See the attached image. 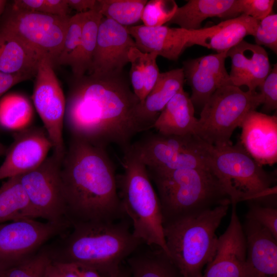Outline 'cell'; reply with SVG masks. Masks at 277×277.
<instances>
[{
	"mask_svg": "<svg viewBox=\"0 0 277 277\" xmlns=\"http://www.w3.org/2000/svg\"><path fill=\"white\" fill-rule=\"evenodd\" d=\"M140 101L123 72L74 77L66 100L65 120L72 137L122 151L144 131L137 109Z\"/></svg>",
	"mask_w": 277,
	"mask_h": 277,
	"instance_id": "cell-1",
	"label": "cell"
},
{
	"mask_svg": "<svg viewBox=\"0 0 277 277\" xmlns=\"http://www.w3.org/2000/svg\"><path fill=\"white\" fill-rule=\"evenodd\" d=\"M61 179L66 219L71 226L127 217L118 195L114 166L106 148L72 137L62 162Z\"/></svg>",
	"mask_w": 277,
	"mask_h": 277,
	"instance_id": "cell-2",
	"label": "cell"
},
{
	"mask_svg": "<svg viewBox=\"0 0 277 277\" xmlns=\"http://www.w3.org/2000/svg\"><path fill=\"white\" fill-rule=\"evenodd\" d=\"M128 218L73 224L69 232L43 248L52 262L81 264L112 277L143 243L133 234Z\"/></svg>",
	"mask_w": 277,
	"mask_h": 277,
	"instance_id": "cell-3",
	"label": "cell"
},
{
	"mask_svg": "<svg viewBox=\"0 0 277 277\" xmlns=\"http://www.w3.org/2000/svg\"><path fill=\"white\" fill-rule=\"evenodd\" d=\"M201 156L220 181L232 205L245 201L263 205L275 201V173L266 171L240 142L215 147L203 141Z\"/></svg>",
	"mask_w": 277,
	"mask_h": 277,
	"instance_id": "cell-4",
	"label": "cell"
},
{
	"mask_svg": "<svg viewBox=\"0 0 277 277\" xmlns=\"http://www.w3.org/2000/svg\"><path fill=\"white\" fill-rule=\"evenodd\" d=\"M147 170L157 189L163 223L231 204L220 181L208 168Z\"/></svg>",
	"mask_w": 277,
	"mask_h": 277,
	"instance_id": "cell-5",
	"label": "cell"
},
{
	"mask_svg": "<svg viewBox=\"0 0 277 277\" xmlns=\"http://www.w3.org/2000/svg\"><path fill=\"white\" fill-rule=\"evenodd\" d=\"M123 152V171L116 174L117 187L132 233L143 243L160 247L168 256L161 204L147 168L131 146Z\"/></svg>",
	"mask_w": 277,
	"mask_h": 277,
	"instance_id": "cell-6",
	"label": "cell"
},
{
	"mask_svg": "<svg viewBox=\"0 0 277 277\" xmlns=\"http://www.w3.org/2000/svg\"><path fill=\"white\" fill-rule=\"evenodd\" d=\"M229 205L163 223L168 257L182 277H202L204 266L215 253L218 239L215 232Z\"/></svg>",
	"mask_w": 277,
	"mask_h": 277,
	"instance_id": "cell-7",
	"label": "cell"
},
{
	"mask_svg": "<svg viewBox=\"0 0 277 277\" xmlns=\"http://www.w3.org/2000/svg\"><path fill=\"white\" fill-rule=\"evenodd\" d=\"M263 98L256 91H244L229 85L217 89L202 109L195 134L215 147L232 144L233 131L240 127L250 111L262 105Z\"/></svg>",
	"mask_w": 277,
	"mask_h": 277,
	"instance_id": "cell-8",
	"label": "cell"
},
{
	"mask_svg": "<svg viewBox=\"0 0 277 277\" xmlns=\"http://www.w3.org/2000/svg\"><path fill=\"white\" fill-rule=\"evenodd\" d=\"M71 16L8 10L0 27L11 32L54 67L62 51Z\"/></svg>",
	"mask_w": 277,
	"mask_h": 277,
	"instance_id": "cell-9",
	"label": "cell"
},
{
	"mask_svg": "<svg viewBox=\"0 0 277 277\" xmlns=\"http://www.w3.org/2000/svg\"><path fill=\"white\" fill-rule=\"evenodd\" d=\"M201 142L195 134L168 135L156 132L145 136L131 146L147 169L208 168L201 155Z\"/></svg>",
	"mask_w": 277,
	"mask_h": 277,
	"instance_id": "cell-10",
	"label": "cell"
},
{
	"mask_svg": "<svg viewBox=\"0 0 277 277\" xmlns=\"http://www.w3.org/2000/svg\"><path fill=\"white\" fill-rule=\"evenodd\" d=\"M62 162L52 154L36 168L19 175L37 217L48 222L69 223L62 187Z\"/></svg>",
	"mask_w": 277,
	"mask_h": 277,
	"instance_id": "cell-11",
	"label": "cell"
},
{
	"mask_svg": "<svg viewBox=\"0 0 277 277\" xmlns=\"http://www.w3.org/2000/svg\"><path fill=\"white\" fill-rule=\"evenodd\" d=\"M50 60L43 58L35 76L32 100L52 144L53 154L62 161L66 152L63 136L66 99Z\"/></svg>",
	"mask_w": 277,
	"mask_h": 277,
	"instance_id": "cell-12",
	"label": "cell"
},
{
	"mask_svg": "<svg viewBox=\"0 0 277 277\" xmlns=\"http://www.w3.org/2000/svg\"><path fill=\"white\" fill-rule=\"evenodd\" d=\"M68 222L23 219L0 224V260L16 264L38 252L49 240L66 232Z\"/></svg>",
	"mask_w": 277,
	"mask_h": 277,
	"instance_id": "cell-13",
	"label": "cell"
},
{
	"mask_svg": "<svg viewBox=\"0 0 277 277\" xmlns=\"http://www.w3.org/2000/svg\"><path fill=\"white\" fill-rule=\"evenodd\" d=\"M136 47L127 27L104 17L100 24L88 74H118L128 63L130 49Z\"/></svg>",
	"mask_w": 277,
	"mask_h": 277,
	"instance_id": "cell-14",
	"label": "cell"
},
{
	"mask_svg": "<svg viewBox=\"0 0 277 277\" xmlns=\"http://www.w3.org/2000/svg\"><path fill=\"white\" fill-rule=\"evenodd\" d=\"M52 143L42 128L26 127L13 134L0 166V180L20 175L40 166L47 158Z\"/></svg>",
	"mask_w": 277,
	"mask_h": 277,
	"instance_id": "cell-15",
	"label": "cell"
},
{
	"mask_svg": "<svg viewBox=\"0 0 277 277\" xmlns=\"http://www.w3.org/2000/svg\"><path fill=\"white\" fill-rule=\"evenodd\" d=\"M246 244L243 226L232 205L230 223L217 239L216 250L202 277H245Z\"/></svg>",
	"mask_w": 277,
	"mask_h": 277,
	"instance_id": "cell-16",
	"label": "cell"
},
{
	"mask_svg": "<svg viewBox=\"0 0 277 277\" xmlns=\"http://www.w3.org/2000/svg\"><path fill=\"white\" fill-rule=\"evenodd\" d=\"M227 52L204 55L183 62L182 69L185 79L191 89L190 97L194 108L202 109L217 89L231 85L225 67Z\"/></svg>",
	"mask_w": 277,
	"mask_h": 277,
	"instance_id": "cell-17",
	"label": "cell"
},
{
	"mask_svg": "<svg viewBox=\"0 0 277 277\" xmlns=\"http://www.w3.org/2000/svg\"><path fill=\"white\" fill-rule=\"evenodd\" d=\"M136 47L143 52H154L169 60H177L185 50L193 46L198 30L166 26L150 27L144 25L127 27Z\"/></svg>",
	"mask_w": 277,
	"mask_h": 277,
	"instance_id": "cell-18",
	"label": "cell"
},
{
	"mask_svg": "<svg viewBox=\"0 0 277 277\" xmlns=\"http://www.w3.org/2000/svg\"><path fill=\"white\" fill-rule=\"evenodd\" d=\"M240 127V141L246 152L260 165L277 162V117L256 110L246 116Z\"/></svg>",
	"mask_w": 277,
	"mask_h": 277,
	"instance_id": "cell-19",
	"label": "cell"
},
{
	"mask_svg": "<svg viewBox=\"0 0 277 277\" xmlns=\"http://www.w3.org/2000/svg\"><path fill=\"white\" fill-rule=\"evenodd\" d=\"M245 277H277V239L266 228L246 218Z\"/></svg>",
	"mask_w": 277,
	"mask_h": 277,
	"instance_id": "cell-20",
	"label": "cell"
},
{
	"mask_svg": "<svg viewBox=\"0 0 277 277\" xmlns=\"http://www.w3.org/2000/svg\"><path fill=\"white\" fill-rule=\"evenodd\" d=\"M231 60L229 74L232 85L246 86L254 91L269 73L270 66L268 54L262 46L243 40L227 52Z\"/></svg>",
	"mask_w": 277,
	"mask_h": 277,
	"instance_id": "cell-21",
	"label": "cell"
},
{
	"mask_svg": "<svg viewBox=\"0 0 277 277\" xmlns=\"http://www.w3.org/2000/svg\"><path fill=\"white\" fill-rule=\"evenodd\" d=\"M259 22L242 14L216 25L200 29L193 45L214 50L217 53L227 52L244 40L245 36H254Z\"/></svg>",
	"mask_w": 277,
	"mask_h": 277,
	"instance_id": "cell-22",
	"label": "cell"
},
{
	"mask_svg": "<svg viewBox=\"0 0 277 277\" xmlns=\"http://www.w3.org/2000/svg\"><path fill=\"white\" fill-rule=\"evenodd\" d=\"M177 8L170 24H176L187 30L201 29L202 22L217 17L225 20L241 14L239 0H189Z\"/></svg>",
	"mask_w": 277,
	"mask_h": 277,
	"instance_id": "cell-23",
	"label": "cell"
},
{
	"mask_svg": "<svg viewBox=\"0 0 277 277\" xmlns=\"http://www.w3.org/2000/svg\"><path fill=\"white\" fill-rule=\"evenodd\" d=\"M185 81L182 68L160 73L154 86L138 105L137 115L144 131L152 128L168 102L183 88Z\"/></svg>",
	"mask_w": 277,
	"mask_h": 277,
	"instance_id": "cell-24",
	"label": "cell"
},
{
	"mask_svg": "<svg viewBox=\"0 0 277 277\" xmlns=\"http://www.w3.org/2000/svg\"><path fill=\"white\" fill-rule=\"evenodd\" d=\"M197 121L190 96L182 88L168 102L151 128L163 135L195 134Z\"/></svg>",
	"mask_w": 277,
	"mask_h": 277,
	"instance_id": "cell-25",
	"label": "cell"
},
{
	"mask_svg": "<svg viewBox=\"0 0 277 277\" xmlns=\"http://www.w3.org/2000/svg\"><path fill=\"white\" fill-rule=\"evenodd\" d=\"M15 35L0 27V72L35 77L42 59Z\"/></svg>",
	"mask_w": 277,
	"mask_h": 277,
	"instance_id": "cell-26",
	"label": "cell"
},
{
	"mask_svg": "<svg viewBox=\"0 0 277 277\" xmlns=\"http://www.w3.org/2000/svg\"><path fill=\"white\" fill-rule=\"evenodd\" d=\"M130 277H182L160 247L141 244L126 260Z\"/></svg>",
	"mask_w": 277,
	"mask_h": 277,
	"instance_id": "cell-27",
	"label": "cell"
},
{
	"mask_svg": "<svg viewBox=\"0 0 277 277\" xmlns=\"http://www.w3.org/2000/svg\"><path fill=\"white\" fill-rule=\"evenodd\" d=\"M37 215L21 183L19 175L7 179L0 187V224Z\"/></svg>",
	"mask_w": 277,
	"mask_h": 277,
	"instance_id": "cell-28",
	"label": "cell"
},
{
	"mask_svg": "<svg viewBox=\"0 0 277 277\" xmlns=\"http://www.w3.org/2000/svg\"><path fill=\"white\" fill-rule=\"evenodd\" d=\"M103 17L96 8L85 13L80 44L65 65L71 67L74 77L86 74L90 69Z\"/></svg>",
	"mask_w": 277,
	"mask_h": 277,
	"instance_id": "cell-29",
	"label": "cell"
},
{
	"mask_svg": "<svg viewBox=\"0 0 277 277\" xmlns=\"http://www.w3.org/2000/svg\"><path fill=\"white\" fill-rule=\"evenodd\" d=\"M157 56L155 53L143 52L136 47L131 48L129 51L130 82L140 103L144 101L151 90L160 73L156 63Z\"/></svg>",
	"mask_w": 277,
	"mask_h": 277,
	"instance_id": "cell-30",
	"label": "cell"
},
{
	"mask_svg": "<svg viewBox=\"0 0 277 277\" xmlns=\"http://www.w3.org/2000/svg\"><path fill=\"white\" fill-rule=\"evenodd\" d=\"M32 107L25 96L10 93L0 100V126L7 130H20L31 121Z\"/></svg>",
	"mask_w": 277,
	"mask_h": 277,
	"instance_id": "cell-31",
	"label": "cell"
},
{
	"mask_svg": "<svg viewBox=\"0 0 277 277\" xmlns=\"http://www.w3.org/2000/svg\"><path fill=\"white\" fill-rule=\"evenodd\" d=\"M146 0H97L96 9L103 17L129 27L141 21Z\"/></svg>",
	"mask_w": 277,
	"mask_h": 277,
	"instance_id": "cell-32",
	"label": "cell"
},
{
	"mask_svg": "<svg viewBox=\"0 0 277 277\" xmlns=\"http://www.w3.org/2000/svg\"><path fill=\"white\" fill-rule=\"evenodd\" d=\"M51 259L42 247L33 255L5 269L0 277H43Z\"/></svg>",
	"mask_w": 277,
	"mask_h": 277,
	"instance_id": "cell-33",
	"label": "cell"
},
{
	"mask_svg": "<svg viewBox=\"0 0 277 277\" xmlns=\"http://www.w3.org/2000/svg\"><path fill=\"white\" fill-rule=\"evenodd\" d=\"M178 6L173 0H150L143 9L141 21L144 25L155 27L169 23L175 14Z\"/></svg>",
	"mask_w": 277,
	"mask_h": 277,
	"instance_id": "cell-34",
	"label": "cell"
},
{
	"mask_svg": "<svg viewBox=\"0 0 277 277\" xmlns=\"http://www.w3.org/2000/svg\"><path fill=\"white\" fill-rule=\"evenodd\" d=\"M85 13H77L70 17L63 48L55 66L65 65L77 48L81 38Z\"/></svg>",
	"mask_w": 277,
	"mask_h": 277,
	"instance_id": "cell-35",
	"label": "cell"
},
{
	"mask_svg": "<svg viewBox=\"0 0 277 277\" xmlns=\"http://www.w3.org/2000/svg\"><path fill=\"white\" fill-rule=\"evenodd\" d=\"M11 6L17 10L57 16L69 15L70 10L67 0H15Z\"/></svg>",
	"mask_w": 277,
	"mask_h": 277,
	"instance_id": "cell-36",
	"label": "cell"
},
{
	"mask_svg": "<svg viewBox=\"0 0 277 277\" xmlns=\"http://www.w3.org/2000/svg\"><path fill=\"white\" fill-rule=\"evenodd\" d=\"M255 44L277 52V15L272 14L260 21L254 36Z\"/></svg>",
	"mask_w": 277,
	"mask_h": 277,
	"instance_id": "cell-37",
	"label": "cell"
},
{
	"mask_svg": "<svg viewBox=\"0 0 277 277\" xmlns=\"http://www.w3.org/2000/svg\"><path fill=\"white\" fill-rule=\"evenodd\" d=\"M246 218L252 220L266 228L277 239V209L249 202Z\"/></svg>",
	"mask_w": 277,
	"mask_h": 277,
	"instance_id": "cell-38",
	"label": "cell"
},
{
	"mask_svg": "<svg viewBox=\"0 0 277 277\" xmlns=\"http://www.w3.org/2000/svg\"><path fill=\"white\" fill-rule=\"evenodd\" d=\"M263 102L262 113H267L275 110L277 108V64L272 68L259 86Z\"/></svg>",
	"mask_w": 277,
	"mask_h": 277,
	"instance_id": "cell-39",
	"label": "cell"
},
{
	"mask_svg": "<svg viewBox=\"0 0 277 277\" xmlns=\"http://www.w3.org/2000/svg\"><path fill=\"white\" fill-rule=\"evenodd\" d=\"M275 2L274 0H239L241 14L260 21L270 14Z\"/></svg>",
	"mask_w": 277,
	"mask_h": 277,
	"instance_id": "cell-40",
	"label": "cell"
},
{
	"mask_svg": "<svg viewBox=\"0 0 277 277\" xmlns=\"http://www.w3.org/2000/svg\"><path fill=\"white\" fill-rule=\"evenodd\" d=\"M30 80L20 74H8L0 72V97L10 88L22 81Z\"/></svg>",
	"mask_w": 277,
	"mask_h": 277,
	"instance_id": "cell-41",
	"label": "cell"
},
{
	"mask_svg": "<svg viewBox=\"0 0 277 277\" xmlns=\"http://www.w3.org/2000/svg\"><path fill=\"white\" fill-rule=\"evenodd\" d=\"M70 8L77 13H85L96 8L97 0H67Z\"/></svg>",
	"mask_w": 277,
	"mask_h": 277,
	"instance_id": "cell-42",
	"label": "cell"
},
{
	"mask_svg": "<svg viewBox=\"0 0 277 277\" xmlns=\"http://www.w3.org/2000/svg\"><path fill=\"white\" fill-rule=\"evenodd\" d=\"M52 262L57 267L63 277H80L72 263L52 261Z\"/></svg>",
	"mask_w": 277,
	"mask_h": 277,
	"instance_id": "cell-43",
	"label": "cell"
},
{
	"mask_svg": "<svg viewBox=\"0 0 277 277\" xmlns=\"http://www.w3.org/2000/svg\"><path fill=\"white\" fill-rule=\"evenodd\" d=\"M43 277H63L54 264L51 262L45 269Z\"/></svg>",
	"mask_w": 277,
	"mask_h": 277,
	"instance_id": "cell-44",
	"label": "cell"
},
{
	"mask_svg": "<svg viewBox=\"0 0 277 277\" xmlns=\"http://www.w3.org/2000/svg\"><path fill=\"white\" fill-rule=\"evenodd\" d=\"M112 277H130L129 269H126L121 266L117 273Z\"/></svg>",
	"mask_w": 277,
	"mask_h": 277,
	"instance_id": "cell-45",
	"label": "cell"
},
{
	"mask_svg": "<svg viewBox=\"0 0 277 277\" xmlns=\"http://www.w3.org/2000/svg\"><path fill=\"white\" fill-rule=\"evenodd\" d=\"M13 265L14 264L0 260V273L5 269Z\"/></svg>",
	"mask_w": 277,
	"mask_h": 277,
	"instance_id": "cell-46",
	"label": "cell"
},
{
	"mask_svg": "<svg viewBox=\"0 0 277 277\" xmlns=\"http://www.w3.org/2000/svg\"><path fill=\"white\" fill-rule=\"evenodd\" d=\"M7 1L5 0H0V18L5 8Z\"/></svg>",
	"mask_w": 277,
	"mask_h": 277,
	"instance_id": "cell-47",
	"label": "cell"
},
{
	"mask_svg": "<svg viewBox=\"0 0 277 277\" xmlns=\"http://www.w3.org/2000/svg\"><path fill=\"white\" fill-rule=\"evenodd\" d=\"M7 148L0 142V156L5 155Z\"/></svg>",
	"mask_w": 277,
	"mask_h": 277,
	"instance_id": "cell-48",
	"label": "cell"
}]
</instances>
